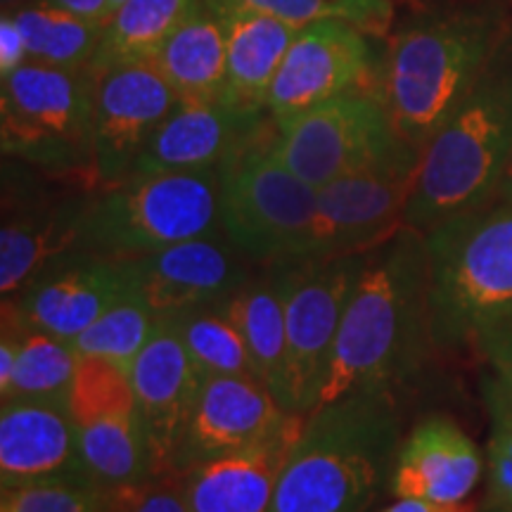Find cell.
<instances>
[{"label": "cell", "mask_w": 512, "mask_h": 512, "mask_svg": "<svg viewBox=\"0 0 512 512\" xmlns=\"http://www.w3.org/2000/svg\"><path fill=\"white\" fill-rule=\"evenodd\" d=\"M430 347L425 235L403 226L368 252L339 325L316 408L354 394H396L425 366Z\"/></svg>", "instance_id": "cell-1"}, {"label": "cell", "mask_w": 512, "mask_h": 512, "mask_svg": "<svg viewBox=\"0 0 512 512\" xmlns=\"http://www.w3.org/2000/svg\"><path fill=\"white\" fill-rule=\"evenodd\" d=\"M510 27L501 3L475 0L427 12L396 31L377 69V93L403 143L425 150Z\"/></svg>", "instance_id": "cell-2"}, {"label": "cell", "mask_w": 512, "mask_h": 512, "mask_svg": "<svg viewBox=\"0 0 512 512\" xmlns=\"http://www.w3.org/2000/svg\"><path fill=\"white\" fill-rule=\"evenodd\" d=\"M394 392L344 396L306 415L268 512H368L401 446Z\"/></svg>", "instance_id": "cell-3"}, {"label": "cell", "mask_w": 512, "mask_h": 512, "mask_svg": "<svg viewBox=\"0 0 512 512\" xmlns=\"http://www.w3.org/2000/svg\"><path fill=\"white\" fill-rule=\"evenodd\" d=\"M512 159V27L422 150L406 226L420 233L498 195Z\"/></svg>", "instance_id": "cell-4"}, {"label": "cell", "mask_w": 512, "mask_h": 512, "mask_svg": "<svg viewBox=\"0 0 512 512\" xmlns=\"http://www.w3.org/2000/svg\"><path fill=\"white\" fill-rule=\"evenodd\" d=\"M422 235L434 347L475 349L512 316V202L494 197Z\"/></svg>", "instance_id": "cell-5"}, {"label": "cell", "mask_w": 512, "mask_h": 512, "mask_svg": "<svg viewBox=\"0 0 512 512\" xmlns=\"http://www.w3.org/2000/svg\"><path fill=\"white\" fill-rule=\"evenodd\" d=\"M271 114L219 164L223 233L254 264L311 259L318 190L273 150Z\"/></svg>", "instance_id": "cell-6"}, {"label": "cell", "mask_w": 512, "mask_h": 512, "mask_svg": "<svg viewBox=\"0 0 512 512\" xmlns=\"http://www.w3.org/2000/svg\"><path fill=\"white\" fill-rule=\"evenodd\" d=\"M219 230V166L128 176L88 197L83 252L138 259Z\"/></svg>", "instance_id": "cell-7"}, {"label": "cell", "mask_w": 512, "mask_h": 512, "mask_svg": "<svg viewBox=\"0 0 512 512\" xmlns=\"http://www.w3.org/2000/svg\"><path fill=\"white\" fill-rule=\"evenodd\" d=\"M98 74L24 62L0 79L3 155L53 174L86 171L95 183L93 124Z\"/></svg>", "instance_id": "cell-8"}, {"label": "cell", "mask_w": 512, "mask_h": 512, "mask_svg": "<svg viewBox=\"0 0 512 512\" xmlns=\"http://www.w3.org/2000/svg\"><path fill=\"white\" fill-rule=\"evenodd\" d=\"M366 259L368 252L311 256L290 264L285 411L309 415L316 408L339 325Z\"/></svg>", "instance_id": "cell-9"}, {"label": "cell", "mask_w": 512, "mask_h": 512, "mask_svg": "<svg viewBox=\"0 0 512 512\" xmlns=\"http://www.w3.org/2000/svg\"><path fill=\"white\" fill-rule=\"evenodd\" d=\"M273 124L275 155L316 190L382 157L401 140L377 88H354Z\"/></svg>", "instance_id": "cell-10"}, {"label": "cell", "mask_w": 512, "mask_h": 512, "mask_svg": "<svg viewBox=\"0 0 512 512\" xmlns=\"http://www.w3.org/2000/svg\"><path fill=\"white\" fill-rule=\"evenodd\" d=\"M422 150L399 140L361 169L318 188L313 256L363 254L406 226Z\"/></svg>", "instance_id": "cell-11"}, {"label": "cell", "mask_w": 512, "mask_h": 512, "mask_svg": "<svg viewBox=\"0 0 512 512\" xmlns=\"http://www.w3.org/2000/svg\"><path fill=\"white\" fill-rule=\"evenodd\" d=\"M88 475L105 489L157 477L131 375L105 358L79 356L67 396Z\"/></svg>", "instance_id": "cell-12"}, {"label": "cell", "mask_w": 512, "mask_h": 512, "mask_svg": "<svg viewBox=\"0 0 512 512\" xmlns=\"http://www.w3.org/2000/svg\"><path fill=\"white\" fill-rule=\"evenodd\" d=\"M133 287L131 259L79 252L3 302V323L72 342Z\"/></svg>", "instance_id": "cell-13"}, {"label": "cell", "mask_w": 512, "mask_h": 512, "mask_svg": "<svg viewBox=\"0 0 512 512\" xmlns=\"http://www.w3.org/2000/svg\"><path fill=\"white\" fill-rule=\"evenodd\" d=\"M131 268L133 292L157 318H166L223 304L252 278L259 264L219 230L131 259Z\"/></svg>", "instance_id": "cell-14"}, {"label": "cell", "mask_w": 512, "mask_h": 512, "mask_svg": "<svg viewBox=\"0 0 512 512\" xmlns=\"http://www.w3.org/2000/svg\"><path fill=\"white\" fill-rule=\"evenodd\" d=\"M178 102L152 62H133L98 74L93 124L95 185L121 183L157 126Z\"/></svg>", "instance_id": "cell-15"}, {"label": "cell", "mask_w": 512, "mask_h": 512, "mask_svg": "<svg viewBox=\"0 0 512 512\" xmlns=\"http://www.w3.org/2000/svg\"><path fill=\"white\" fill-rule=\"evenodd\" d=\"M368 38L354 24L339 19L299 29L268 91V114L275 121L287 119L361 88L370 69H375V50Z\"/></svg>", "instance_id": "cell-16"}, {"label": "cell", "mask_w": 512, "mask_h": 512, "mask_svg": "<svg viewBox=\"0 0 512 512\" xmlns=\"http://www.w3.org/2000/svg\"><path fill=\"white\" fill-rule=\"evenodd\" d=\"M294 415L256 377L207 375L176 446L171 475H185L204 460L259 444Z\"/></svg>", "instance_id": "cell-17"}, {"label": "cell", "mask_w": 512, "mask_h": 512, "mask_svg": "<svg viewBox=\"0 0 512 512\" xmlns=\"http://www.w3.org/2000/svg\"><path fill=\"white\" fill-rule=\"evenodd\" d=\"M202 382L204 375L192 363L181 339L164 320H159L155 335L150 337L131 368L138 413L157 475L171 472V460L188 425Z\"/></svg>", "instance_id": "cell-18"}, {"label": "cell", "mask_w": 512, "mask_h": 512, "mask_svg": "<svg viewBox=\"0 0 512 512\" xmlns=\"http://www.w3.org/2000/svg\"><path fill=\"white\" fill-rule=\"evenodd\" d=\"M486 475V458L470 434L446 415H430L396 453L389 494L432 503H465Z\"/></svg>", "instance_id": "cell-19"}, {"label": "cell", "mask_w": 512, "mask_h": 512, "mask_svg": "<svg viewBox=\"0 0 512 512\" xmlns=\"http://www.w3.org/2000/svg\"><path fill=\"white\" fill-rule=\"evenodd\" d=\"M67 477H91L67 401L3 399L0 489Z\"/></svg>", "instance_id": "cell-20"}, {"label": "cell", "mask_w": 512, "mask_h": 512, "mask_svg": "<svg viewBox=\"0 0 512 512\" xmlns=\"http://www.w3.org/2000/svg\"><path fill=\"white\" fill-rule=\"evenodd\" d=\"M306 415H294L280 432L240 451L204 460L183 479L190 512H268L287 456L304 430Z\"/></svg>", "instance_id": "cell-21"}, {"label": "cell", "mask_w": 512, "mask_h": 512, "mask_svg": "<svg viewBox=\"0 0 512 512\" xmlns=\"http://www.w3.org/2000/svg\"><path fill=\"white\" fill-rule=\"evenodd\" d=\"M266 117L268 112H240L223 100H178L169 117L147 140L131 176L214 169L230 147L252 133Z\"/></svg>", "instance_id": "cell-22"}, {"label": "cell", "mask_w": 512, "mask_h": 512, "mask_svg": "<svg viewBox=\"0 0 512 512\" xmlns=\"http://www.w3.org/2000/svg\"><path fill=\"white\" fill-rule=\"evenodd\" d=\"M88 192L64 202L5 207L0 230V294L15 299L55 264L83 252V211Z\"/></svg>", "instance_id": "cell-23"}, {"label": "cell", "mask_w": 512, "mask_h": 512, "mask_svg": "<svg viewBox=\"0 0 512 512\" xmlns=\"http://www.w3.org/2000/svg\"><path fill=\"white\" fill-rule=\"evenodd\" d=\"M226 29L228 72L223 102L240 112L266 114L271 83L299 27L254 10L209 8Z\"/></svg>", "instance_id": "cell-24"}, {"label": "cell", "mask_w": 512, "mask_h": 512, "mask_svg": "<svg viewBox=\"0 0 512 512\" xmlns=\"http://www.w3.org/2000/svg\"><path fill=\"white\" fill-rule=\"evenodd\" d=\"M292 261L261 266L233 297L226 299L228 316L235 320L256 377L271 389L283 406L287 361V280Z\"/></svg>", "instance_id": "cell-25"}, {"label": "cell", "mask_w": 512, "mask_h": 512, "mask_svg": "<svg viewBox=\"0 0 512 512\" xmlns=\"http://www.w3.org/2000/svg\"><path fill=\"white\" fill-rule=\"evenodd\" d=\"M178 100H221L226 88L228 46L221 19L200 5L152 57Z\"/></svg>", "instance_id": "cell-26"}, {"label": "cell", "mask_w": 512, "mask_h": 512, "mask_svg": "<svg viewBox=\"0 0 512 512\" xmlns=\"http://www.w3.org/2000/svg\"><path fill=\"white\" fill-rule=\"evenodd\" d=\"M202 0H126L102 29L91 69L95 74L133 62H152L159 48Z\"/></svg>", "instance_id": "cell-27"}, {"label": "cell", "mask_w": 512, "mask_h": 512, "mask_svg": "<svg viewBox=\"0 0 512 512\" xmlns=\"http://www.w3.org/2000/svg\"><path fill=\"white\" fill-rule=\"evenodd\" d=\"M12 17L22 29L29 60L64 69L91 67L95 50L100 46L102 29H105L102 24L88 22L46 0L15 8Z\"/></svg>", "instance_id": "cell-28"}, {"label": "cell", "mask_w": 512, "mask_h": 512, "mask_svg": "<svg viewBox=\"0 0 512 512\" xmlns=\"http://www.w3.org/2000/svg\"><path fill=\"white\" fill-rule=\"evenodd\" d=\"M176 332L200 373L256 377L252 356L226 306H200L159 318ZM259 380V377H256Z\"/></svg>", "instance_id": "cell-29"}, {"label": "cell", "mask_w": 512, "mask_h": 512, "mask_svg": "<svg viewBox=\"0 0 512 512\" xmlns=\"http://www.w3.org/2000/svg\"><path fill=\"white\" fill-rule=\"evenodd\" d=\"M79 356L72 344L46 332L19 330V354L3 399L67 401Z\"/></svg>", "instance_id": "cell-30"}, {"label": "cell", "mask_w": 512, "mask_h": 512, "mask_svg": "<svg viewBox=\"0 0 512 512\" xmlns=\"http://www.w3.org/2000/svg\"><path fill=\"white\" fill-rule=\"evenodd\" d=\"M159 318L152 313L136 292L119 299L112 309H107L95 320L91 328H86L79 337H74L72 349L76 356L105 358L121 370L131 375L133 363L155 335Z\"/></svg>", "instance_id": "cell-31"}, {"label": "cell", "mask_w": 512, "mask_h": 512, "mask_svg": "<svg viewBox=\"0 0 512 512\" xmlns=\"http://www.w3.org/2000/svg\"><path fill=\"white\" fill-rule=\"evenodd\" d=\"M207 8H242L283 19L294 27L339 19L363 34L384 38L394 22V0H202Z\"/></svg>", "instance_id": "cell-32"}, {"label": "cell", "mask_w": 512, "mask_h": 512, "mask_svg": "<svg viewBox=\"0 0 512 512\" xmlns=\"http://www.w3.org/2000/svg\"><path fill=\"white\" fill-rule=\"evenodd\" d=\"M110 489L91 477L46 479L0 489V512H102Z\"/></svg>", "instance_id": "cell-33"}, {"label": "cell", "mask_w": 512, "mask_h": 512, "mask_svg": "<svg viewBox=\"0 0 512 512\" xmlns=\"http://www.w3.org/2000/svg\"><path fill=\"white\" fill-rule=\"evenodd\" d=\"M482 399L489 415L486 503L512 512V399L486 377H482Z\"/></svg>", "instance_id": "cell-34"}, {"label": "cell", "mask_w": 512, "mask_h": 512, "mask_svg": "<svg viewBox=\"0 0 512 512\" xmlns=\"http://www.w3.org/2000/svg\"><path fill=\"white\" fill-rule=\"evenodd\" d=\"M124 512H190L181 475H157L143 484L128 486Z\"/></svg>", "instance_id": "cell-35"}, {"label": "cell", "mask_w": 512, "mask_h": 512, "mask_svg": "<svg viewBox=\"0 0 512 512\" xmlns=\"http://www.w3.org/2000/svg\"><path fill=\"white\" fill-rule=\"evenodd\" d=\"M475 351L486 366V380L512 399V316L477 339Z\"/></svg>", "instance_id": "cell-36"}, {"label": "cell", "mask_w": 512, "mask_h": 512, "mask_svg": "<svg viewBox=\"0 0 512 512\" xmlns=\"http://www.w3.org/2000/svg\"><path fill=\"white\" fill-rule=\"evenodd\" d=\"M24 62H29V50L22 29L17 27L12 12L5 10L0 19V76L12 74Z\"/></svg>", "instance_id": "cell-37"}, {"label": "cell", "mask_w": 512, "mask_h": 512, "mask_svg": "<svg viewBox=\"0 0 512 512\" xmlns=\"http://www.w3.org/2000/svg\"><path fill=\"white\" fill-rule=\"evenodd\" d=\"M482 503L465 501V503H432L420 501V498H396L392 505H387L382 512H479Z\"/></svg>", "instance_id": "cell-38"}, {"label": "cell", "mask_w": 512, "mask_h": 512, "mask_svg": "<svg viewBox=\"0 0 512 512\" xmlns=\"http://www.w3.org/2000/svg\"><path fill=\"white\" fill-rule=\"evenodd\" d=\"M46 3L57 5V8L72 12V15L88 19V22L102 24V27H105L112 17L110 0H46Z\"/></svg>", "instance_id": "cell-39"}, {"label": "cell", "mask_w": 512, "mask_h": 512, "mask_svg": "<svg viewBox=\"0 0 512 512\" xmlns=\"http://www.w3.org/2000/svg\"><path fill=\"white\" fill-rule=\"evenodd\" d=\"M126 494H128V486H121V489H110V498H107V505L102 512H124L126 510Z\"/></svg>", "instance_id": "cell-40"}, {"label": "cell", "mask_w": 512, "mask_h": 512, "mask_svg": "<svg viewBox=\"0 0 512 512\" xmlns=\"http://www.w3.org/2000/svg\"><path fill=\"white\" fill-rule=\"evenodd\" d=\"M496 197H503V200L512 202V159H510L508 169H505V176H503L501 188H498V195Z\"/></svg>", "instance_id": "cell-41"}, {"label": "cell", "mask_w": 512, "mask_h": 512, "mask_svg": "<svg viewBox=\"0 0 512 512\" xmlns=\"http://www.w3.org/2000/svg\"><path fill=\"white\" fill-rule=\"evenodd\" d=\"M29 3H36V0H3V8H22V5H29Z\"/></svg>", "instance_id": "cell-42"}, {"label": "cell", "mask_w": 512, "mask_h": 512, "mask_svg": "<svg viewBox=\"0 0 512 512\" xmlns=\"http://www.w3.org/2000/svg\"><path fill=\"white\" fill-rule=\"evenodd\" d=\"M479 512H510V510H505V508H498V505H491V503H482V508H479Z\"/></svg>", "instance_id": "cell-43"}, {"label": "cell", "mask_w": 512, "mask_h": 512, "mask_svg": "<svg viewBox=\"0 0 512 512\" xmlns=\"http://www.w3.org/2000/svg\"><path fill=\"white\" fill-rule=\"evenodd\" d=\"M110 3H112V15H114V10H117V8H119V5H124V3H126V0H110Z\"/></svg>", "instance_id": "cell-44"}, {"label": "cell", "mask_w": 512, "mask_h": 512, "mask_svg": "<svg viewBox=\"0 0 512 512\" xmlns=\"http://www.w3.org/2000/svg\"><path fill=\"white\" fill-rule=\"evenodd\" d=\"M510 3H512V0H510Z\"/></svg>", "instance_id": "cell-45"}]
</instances>
